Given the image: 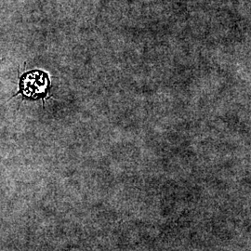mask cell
<instances>
[{"mask_svg":"<svg viewBox=\"0 0 251 251\" xmlns=\"http://www.w3.org/2000/svg\"><path fill=\"white\" fill-rule=\"evenodd\" d=\"M21 92L31 99L44 98L50 89L48 75L41 71L25 74L20 81Z\"/></svg>","mask_w":251,"mask_h":251,"instance_id":"1","label":"cell"}]
</instances>
